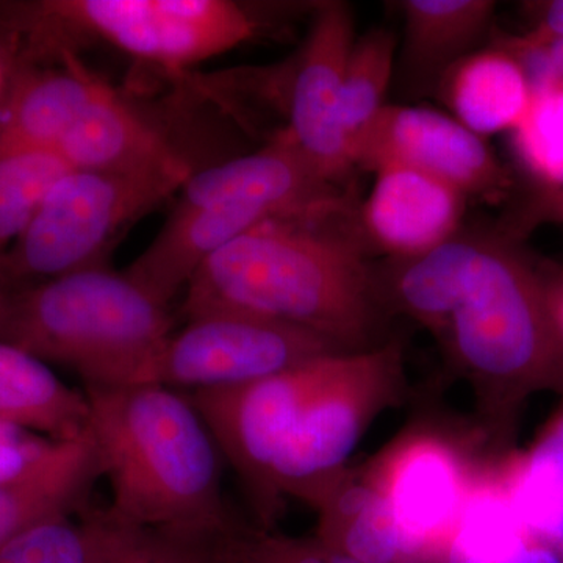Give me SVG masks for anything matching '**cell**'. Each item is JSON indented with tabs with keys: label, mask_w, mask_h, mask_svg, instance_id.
<instances>
[{
	"label": "cell",
	"mask_w": 563,
	"mask_h": 563,
	"mask_svg": "<svg viewBox=\"0 0 563 563\" xmlns=\"http://www.w3.org/2000/svg\"><path fill=\"white\" fill-rule=\"evenodd\" d=\"M490 0H406L395 77L407 99L435 95L455 63L481 49L490 32Z\"/></svg>",
	"instance_id": "obj_15"
},
{
	"label": "cell",
	"mask_w": 563,
	"mask_h": 563,
	"mask_svg": "<svg viewBox=\"0 0 563 563\" xmlns=\"http://www.w3.org/2000/svg\"><path fill=\"white\" fill-rule=\"evenodd\" d=\"M435 95L454 120L481 139L512 132L523 121L533 99L520 63L495 44L455 63L444 74Z\"/></svg>",
	"instance_id": "obj_17"
},
{
	"label": "cell",
	"mask_w": 563,
	"mask_h": 563,
	"mask_svg": "<svg viewBox=\"0 0 563 563\" xmlns=\"http://www.w3.org/2000/svg\"><path fill=\"white\" fill-rule=\"evenodd\" d=\"M36 10L43 22L168 68L207 60L257 32L250 11L229 0H52Z\"/></svg>",
	"instance_id": "obj_8"
},
{
	"label": "cell",
	"mask_w": 563,
	"mask_h": 563,
	"mask_svg": "<svg viewBox=\"0 0 563 563\" xmlns=\"http://www.w3.org/2000/svg\"><path fill=\"white\" fill-rule=\"evenodd\" d=\"M351 162L366 172L407 166L485 202L501 201L512 185L485 139L429 107L387 103L351 147Z\"/></svg>",
	"instance_id": "obj_10"
},
{
	"label": "cell",
	"mask_w": 563,
	"mask_h": 563,
	"mask_svg": "<svg viewBox=\"0 0 563 563\" xmlns=\"http://www.w3.org/2000/svg\"><path fill=\"white\" fill-rule=\"evenodd\" d=\"M548 292L555 322L563 333V272H547Z\"/></svg>",
	"instance_id": "obj_31"
},
{
	"label": "cell",
	"mask_w": 563,
	"mask_h": 563,
	"mask_svg": "<svg viewBox=\"0 0 563 563\" xmlns=\"http://www.w3.org/2000/svg\"><path fill=\"white\" fill-rule=\"evenodd\" d=\"M515 514L536 536L563 540V409L544 426L532 446L501 462Z\"/></svg>",
	"instance_id": "obj_21"
},
{
	"label": "cell",
	"mask_w": 563,
	"mask_h": 563,
	"mask_svg": "<svg viewBox=\"0 0 563 563\" xmlns=\"http://www.w3.org/2000/svg\"><path fill=\"white\" fill-rule=\"evenodd\" d=\"M85 395L114 521L143 529L235 528L222 498L220 448L190 396L161 384L85 388Z\"/></svg>",
	"instance_id": "obj_3"
},
{
	"label": "cell",
	"mask_w": 563,
	"mask_h": 563,
	"mask_svg": "<svg viewBox=\"0 0 563 563\" xmlns=\"http://www.w3.org/2000/svg\"><path fill=\"white\" fill-rule=\"evenodd\" d=\"M325 563H361L354 561V559L347 558V555L332 553V551L325 550Z\"/></svg>",
	"instance_id": "obj_33"
},
{
	"label": "cell",
	"mask_w": 563,
	"mask_h": 563,
	"mask_svg": "<svg viewBox=\"0 0 563 563\" xmlns=\"http://www.w3.org/2000/svg\"><path fill=\"white\" fill-rule=\"evenodd\" d=\"M187 321L158 358L157 384L176 391L240 387L344 352L317 333L255 314L211 312Z\"/></svg>",
	"instance_id": "obj_9"
},
{
	"label": "cell",
	"mask_w": 563,
	"mask_h": 563,
	"mask_svg": "<svg viewBox=\"0 0 563 563\" xmlns=\"http://www.w3.org/2000/svg\"><path fill=\"white\" fill-rule=\"evenodd\" d=\"M0 418L69 442L87 435L90 404L85 391L62 383L46 363L0 342Z\"/></svg>",
	"instance_id": "obj_20"
},
{
	"label": "cell",
	"mask_w": 563,
	"mask_h": 563,
	"mask_svg": "<svg viewBox=\"0 0 563 563\" xmlns=\"http://www.w3.org/2000/svg\"><path fill=\"white\" fill-rule=\"evenodd\" d=\"M169 309L124 273L98 266L13 288L0 307V342L73 369L90 390L157 384Z\"/></svg>",
	"instance_id": "obj_5"
},
{
	"label": "cell",
	"mask_w": 563,
	"mask_h": 563,
	"mask_svg": "<svg viewBox=\"0 0 563 563\" xmlns=\"http://www.w3.org/2000/svg\"><path fill=\"white\" fill-rule=\"evenodd\" d=\"M0 87H2V68H0Z\"/></svg>",
	"instance_id": "obj_36"
},
{
	"label": "cell",
	"mask_w": 563,
	"mask_h": 563,
	"mask_svg": "<svg viewBox=\"0 0 563 563\" xmlns=\"http://www.w3.org/2000/svg\"><path fill=\"white\" fill-rule=\"evenodd\" d=\"M354 16L347 3L314 7L312 25L290 66L287 133L329 179L351 176L350 150L342 128V84L354 43Z\"/></svg>",
	"instance_id": "obj_11"
},
{
	"label": "cell",
	"mask_w": 563,
	"mask_h": 563,
	"mask_svg": "<svg viewBox=\"0 0 563 563\" xmlns=\"http://www.w3.org/2000/svg\"><path fill=\"white\" fill-rule=\"evenodd\" d=\"M495 459L473 422L461 424L424 410L362 468L383 493L417 558L439 563L473 481Z\"/></svg>",
	"instance_id": "obj_7"
},
{
	"label": "cell",
	"mask_w": 563,
	"mask_h": 563,
	"mask_svg": "<svg viewBox=\"0 0 563 563\" xmlns=\"http://www.w3.org/2000/svg\"><path fill=\"white\" fill-rule=\"evenodd\" d=\"M439 563H563L559 543L529 532L523 542L509 553L495 558H476L450 543Z\"/></svg>",
	"instance_id": "obj_28"
},
{
	"label": "cell",
	"mask_w": 563,
	"mask_h": 563,
	"mask_svg": "<svg viewBox=\"0 0 563 563\" xmlns=\"http://www.w3.org/2000/svg\"><path fill=\"white\" fill-rule=\"evenodd\" d=\"M358 207L363 239L390 258H412L461 232L466 196L451 185L402 165L376 169Z\"/></svg>",
	"instance_id": "obj_12"
},
{
	"label": "cell",
	"mask_w": 563,
	"mask_h": 563,
	"mask_svg": "<svg viewBox=\"0 0 563 563\" xmlns=\"http://www.w3.org/2000/svg\"><path fill=\"white\" fill-rule=\"evenodd\" d=\"M110 525L106 510L80 521L70 515L44 521L0 548V563H95Z\"/></svg>",
	"instance_id": "obj_24"
},
{
	"label": "cell",
	"mask_w": 563,
	"mask_h": 563,
	"mask_svg": "<svg viewBox=\"0 0 563 563\" xmlns=\"http://www.w3.org/2000/svg\"><path fill=\"white\" fill-rule=\"evenodd\" d=\"M58 444L49 437L0 418V487L20 483L38 472Z\"/></svg>",
	"instance_id": "obj_27"
},
{
	"label": "cell",
	"mask_w": 563,
	"mask_h": 563,
	"mask_svg": "<svg viewBox=\"0 0 563 563\" xmlns=\"http://www.w3.org/2000/svg\"><path fill=\"white\" fill-rule=\"evenodd\" d=\"M70 172L55 151L0 147V257L25 231L52 187Z\"/></svg>",
	"instance_id": "obj_23"
},
{
	"label": "cell",
	"mask_w": 563,
	"mask_h": 563,
	"mask_svg": "<svg viewBox=\"0 0 563 563\" xmlns=\"http://www.w3.org/2000/svg\"><path fill=\"white\" fill-rule=\"evenodd\" d=\"M398 36L374 29L352 43L342 84V128L347 150L354 146L377 114L387 106L388 88L395 77Z\"/></svg>",
	"instance_id": "obj_22"
},
{
	"label": "cell",
	"mask_w": 563,
	"mask_h": 563,
	"mask_svg": "<svg viewBox=\"0 0 563 563\" xmlns=\"http://www.w3.org/2000/svg\"><path fill=\"white\" fill-rule=\"evenodd\" d=\"M435 339L450 372L472 388V422L495 457L515 451L532 396L563 398V333L551 309L547 272L498 233H477Z\"/></svg>",
	"instance_id": "obj_2"
},
{
	"label": "cell",
	"mask_w": 563,
	"mask_h": 563,
	"mask_svg": "<svg viewBox=\"0 0 563 563\" xmlns=\"http://www.w3.org/2000/svg\"><path fill=\"white\" fill-rule=\"evenodd\" d=\"M168 174L70 169L52 187L31 224L0 257L13 288L98 268L121 229L184 187Z\"/></svg>",
	"instance_id": "obj_6"
},
{
	"label": "cell",
	"mask_w": 563,
	"mask_h": 563,
	"mask_svg": "<svg viewBox=\"0 0 563 563\" xmlns=\"http://www.w3.org/2000/svg\"><path fill=\"white\" fill-rule=\"evenodd\" d=\"M224 563H229L228 561H225V558H224Z\"/></svg>",
	"instance_id": "obj_37"
},
{
	"label": "cell",
	"mask_w": 563,
	"mask_h": 563,
	"mask_svg": "<svg viewBox=\"0 0 563 563\" xmlns=\"http://www.w3.org/2000/svg\"><path fill=\"white\" fill-rule=\"evenodd\" d=\"M55 152L70 169L81 172L192 176L188 162L162 132L109 85Z\"/></svg>",
	"instance_id": "obj_14"
},
{
	"label": "cell",
	"mask_w": 563,
	"mask_h": 563,
	"mask_svg": "<svg viewBox=\"0 0 563 563\" xmlns=\"http://www.w3.org/2000/svg\"><path fill=\"white\" fill-rule=\"evenodd\" d=\"M11 290H13V287H11L9 280L3 277V274L0 273V307H2L3 301H5Z\"/></svg>",
	"instance_id": "obj_34"
},
{
	"label": "cell",
	"mask_w": 563,
	"mask_h": 563,
	"mask_svg": "<svg viewBox=\"0 0 563 563\" xmlns=\"http://www.w3.org/2000/svg\"><path fill=\"white\" fill-rule=\"evenodd\" d=\"M317 512L314 540L332 553L361 563H422L362 466L346 470Z\"/></svg>",
	"instance_id": "obj_18"
},
{
	"label": "cell",
	"mask_w": 563,
	"mask_h": 563,
	"mask_svg": "<svg viewBox=\"0 0 563 563\" xmlns=\"http://www.w3.org/2000/svg\"><path fill=\"white\" fill-rule=\"evenodd\" d=\"M550 209L553 210L554 220L563 222V192L551 196Z\"/></svg>",
	"instance_id": "obj_32"
},
{
	"label": "cell",
	"mask_w": 563,
	"mask_h": 563,
	"mask_svg": "<svg viewBox=\"0 0 563 563\" xmlns=\"http://www.w3.org/2000/svg\"><path fill=\"white\" fill-rule=\"evenodd\" d=\"M101 476V461L90 433L60 442L38 472L0 487V548L33 526L80 509Z\"/></svg>",
	"instance_id": "obj_19"
},
{
	"label": "cell",
	"mask_w": 563,
	"mask_h": 563,
	"mask_svg": "<svg viewBox=\"0 0 563 563\" xmlns=\"http://www.w3.org/2000/svg\"><path fill=\"white\" fill-rule=\"evenodd\" d=\"M352 203L263 222L211 255L185 288L187 320L211 312L255 314L317 333L344 352L390 340L388 312L366 263Z\"/></svg>",
	"instance_id": "obj_1"
},
{
	"label": "cell",
	"mask_w": 563,
	"mask_h": 563,
	"mask_svg": "<svg viewBox=\"0 0 563 563\" xmlns=\"http://www.w3.org/2000/svg\"><path fill=\"white\" fill-rule=\"evenodd\" d=\"M409 398L396 339L361 352H332L279 374L266 393L258 437L272 465L274 501L318 510L346 473L372 422Z\"/></svg>",
	"instance_id": "obj_4"
},
{
	"label": "cell",
	"mask_w": 563,
	"mask_h": 563,
	"mask_svg": "<svg viewBox=\"0 0 563 563\" xmlns=\"http://www.w3.org/2000/svg\"><path fill=\"white\" fill-rule=\"evenodd\" d=\"M559 548H561L562 561H563V540L559 543Z\"/></svg>",
	"instance_id": "obj_35"
},
{
	"label": "cell",
	"mask_w": 563,
	"mask_h": 563,
	"mask_svg": "<svg viewBox=\"0 0 563 563\" xmlns=\"http://www.w3.org/2000/svg\"><path fill=\"white\" fill-rule=\"evenodd\" d=\"M106 88L69 54L66 69L24 77L0 109V147L57 151Z\"/></svg>",
	"instance_id": "obj_16"
},
{
	"label": "cell",
	"mask_w": 563,
	"mask_h": 563,
	"mask_svg": "<svg viewBox=\"0 0 563 563\" xmlns=\"http://www.w3.org/2000/svg\"><path fill=\"white\" fill-rule=\"evenodd\" d=\"M276 220L263 207L243 201L196 207L176 203L162 231L124 274L158 301L172 306L211 255L263 222Z\"/></svg>",
	"instance_id": "obj_13"
},
{
	"label": "cell",
	"mask_w": 563,
	"mask_h": 563,
	"mask_svg": "<svg viewBox=\"0 0 563 563\" xmlns=\"http://www.w3.org/2000/svg\"><path fill=\"white\" fill-rule=\"evenodd\" d=\"M110 521L109 536L95 563H147L151 529L121 525L111 517Z\"/></svg>",
	"instance_id": "obj_29"
},
{
	"label": "cell",
	"mask_w": 563,
	"mask_h": 563,
	"mask_svg": "<svg viewBox=\"0 0 563 563\" xmlns=\"http://www.w3.org/2000/svg\"><path fill=\"white\" fill-rule=\"evenodd\" d=\"M222 553L229 563H325L324 548L314 537L290 539L239 525L222 537Z\"/></svg>",
	"instance_id": "obj_26"
},
{
	"label": "cell",
	"mask_w": 563,
	"mask_h": 563,
	"mask_svg": "<svg viewBox=\"0 0 563 563\" xmlns=\"http://www.w3.org/2000/svg\"><path fill=\"white\" fill-rule=\"evenodd\" d=\"M512 141L528 173L554 195L563 192V92L533 95L523 121L512 131Z\"/></svg>",
	"instance_id": "obj_25"
},
{
	"label": "cell",
	"mask_w": 563,
	"mask_h": 563,
	"mask_svg": "<svg viewBox=\"0 0 563 563\" xmlns=\"http://www.w3.org/2000/svg\"><path fill=\"white\" fill-rule=\"evenodd\" d=\"M526 35L542 43L563 40V0L540 3L537 9L536 24Z\"/></svg>",
	"instance_id": "obj_30"
}]
</instances>
